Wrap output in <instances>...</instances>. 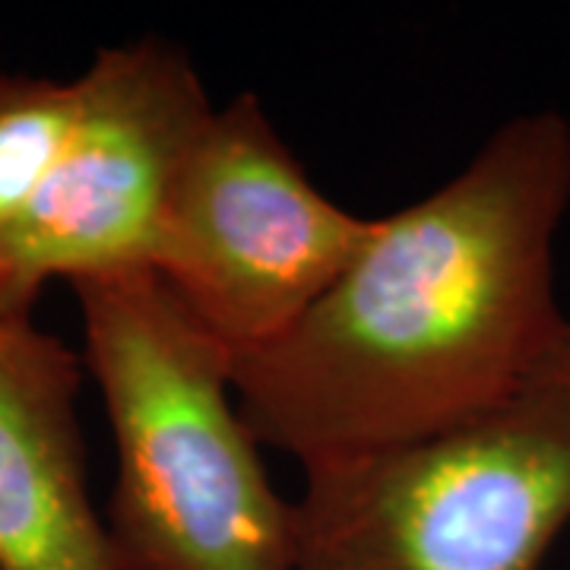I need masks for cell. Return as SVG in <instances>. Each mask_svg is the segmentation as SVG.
I'll list each match as a JSON object with an SVG mask.
<instances>
[{"label": "cell", "instance_id": "4", "mask_svg": "<svg viewBox=\"0 0 570 570\" xmlns=\"http://www.w3.org/2000/svg\"><path fill=\"white\" fill-rule=\"evenodd\" d=\"M36 194L0 228V311L32 317L45 285L153 269L213 102L178 41L102 48Z\"/></svg>", "mask_w": 570, "mask_h": 570}, {"label": "cell", "instance_id": "6", "mask_svg": "<svg viewBox=\"0 0 570 570\" xmlns=\"http://www.w3.org/2000/svg\"><path fill=\"white\" fill-rule=\"evenodd\" d=\"M80 355L0 311V570H118L92 508Z\"/></svg>", "mask_w": 570, "mask_h": 570}, {"label": "cell", "instance_id": "5", "mask_svg": "<svg viewBox=\"0 0 570 570\" xmlns=\"http://www.w3.org/2000/svg\"><path fill=\"white\" fill-rule=\"evenodd\" d=\"M374 223L324 197L261 99L242 92L206 121L153 269L235 365L321 302Z\"/></svg>", "mask_w": 570, "mask_h": 570}, {"label": "cell", "instance_id": "3", "mask_svg": "<svg viewBox=\"0 0 570 570\" xmlns=\"http://www.w3.org/2000/svg\"><path fill=\"white\" fill-rule=\"evenodd\" d=\"M295 570H539L570 523V330L485 412L305 469Z\"/></svg>", "mask_w": 570, "mask_h": 570}, {"label": "cell", "instance_id": "1", "mask_svg": "<svg viewBox=\"0 0 570 570\" xmlns=\"http://www.w3.org/2000/svg\"><path fill=\"white\" fill-rule=\"evenodd\" d=\"M568 206L570 121L530 111L425 200L377 216L321 302L232 365L257 441L307 469L501 403L570 330L554 285Z\"/></svg>", "mask_w": 570, "mask_h": 570}, {"label": "cell", "instance_id": "2", "mask_svg": "<svg viewBox=\"0 0 570 570\" xmlns=\"http://www.w3.org/2000/svg\"><path fill=\"white\" fill-rule=\"evenodd\" d=\"M73 292L118 456L105 513L115 568L295 570V504L266 475L232 358L156 269L92 276Z\"/></svg>", "mask_w": 570, "mask_h": 570}, {"label": "cell", "instance_id": "7", "mask_svg": "<svg viewBox=\"0 0 570 570\" xmlns=\"http://www.w3.org/2000/svg\"><path fill=\"white\" fill-rule=\"evenodd\" d=\"M77 111V82L0 73V228L36 194Z\"/></svg>", "mask_w": 570, "mask_h": 570}]
</instances>
